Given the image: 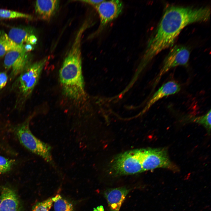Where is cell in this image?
Wrapping results in <instances>:
<instances>
[{
  "mask_svg": "<svg viewBox=\"0 0 211 211\" xmlns=\"http://www.w3.org/2000/svg\"><path fill=\"white\" fill-rule=\"evenodd\" d=\"M209 7L195 8L172 6L167 8L152 37L143 57L146 65L161 51L173 46L182 30L188 25L206 22L210 18Z\"/></svg>",
  "mask_w": 211,
  "mask_h": 211,
  "instance_id": "1",
  "label": "cell"
},
{
  "mask_svg": "<svg viewBox=\"0 0 211 211\" xmlns=\"http://www.w3.org/2000/svg\"><path fill=\"white\" fill-rule=\"evenodd\" d=\"M85 30L82 26L65 59L59 72L61 85L64 93L69 98L79 101L85 96L82 74L81 45L82 35Z\"/></svg>",
  "mask_w": 211,
  "mask_h": 211,
  "instance_id": "2",
  "label": "cell"
},
{
  "mask_svg": "<svg viewBox=\"0 0 211 211\" xmlns=\"http://www.w3.org/2000/svg\"><path fill=\"white\" fill-rule=\"evenodd\" d=\"M15 131L19 141L25 147L54 166L51 154V147L32 134L29 128L28 121L16 126Z\"/></svg>",
  "mask_w": 211,
  "mask_h": 211,
  "instance_id": "3",
  "label": "cell"
},
{
  "mask_svg": "<svg viewBox=\"0 0 211 211\" xmlns=\"http://www.w3.org/2000/svg\"><path fill=\"white\" fill-rule=\"evenodd\" d=\"M190 55V51L185 46L179 45L173 47L164 60L154 82V87L157 85L163 76L171 69L178 66H187Z\"/></svg>",
  "mask_w": 211,
  "mask_h": 211,
  "instance_id": "4",
  "label": "cell"
},
{
  "mask_svg": "<svg viewBox=\"0 0 211 211\" xmlns=\"http://www.w3.org/2000/svg\"><path fill=\"white\" fill-rule=\"evenodd\" d=\"M46 62V59L29 65L20 74L18 79L19 89L22 95L28 96L36 85Z\"/></svg>",
  "mask_w": 211,
  "mask_h": 211,
  "instance_id": "5",
  "label": "cell"
},
{
  "mask_svg": "<svg viewBox=\"0 0 211 211\" xmlns=\"http://www.w3.org/2000/svg\"><path fill=\"white\" fill-rule=\"evenodd\" d=\"M100 17V29L116 18L122 12L123 8L122 1L118 0H104L94 6Z\"/></svg>",
  "mask_w": 211,
  "mask_h": 211,
  "instance_id": "6",
  "label": "cell"
},
{
  "mask_svg": "<svg viewBox=\"0 0 211 211\" xmlns=\"http://www.w3.org/2000/svg\"><path fill=\"white\" fill-rule=\"evenodd\" d=\"M28 54L22 49L14 50L5 55L4 64L6 68L11 70L12 75L15 76L20 74L29 65Z\"/></svg>",
  "mask_w": 211,
  "mask_h": 211,
  "instance_id": "7",
  "label": "cell"
},
{
  "mask_svg": "<svg viewBox=\"0 0 211 211\" xmlns=\"http://www.w3.org/2000/svg\"><path fill=\"white\" fill-rule=\"evenodd\" d=\"M148 161L149 170L159 168L171 169L173 167L166 150L164 149L148 148Z\"/></svg>",
  "mask_w": 211,
  "mask_h": 211,
  "instance_id": "8",
  "label": "cell"
},
{
  "mask_svg": "<svg viewBox=\"0 0 211 211\" xmlns=\"http://www.w3.org/2000/svg\"><path fill=\"white\" fill-rule=\"evenodd\" d=\"M129 190L125 187L109 188L104 192L110 211H119Z\"/></svg>",
  "mask_w": 211,
  "mask_h": 211,
  "instance_id": "9",
  "label": "cell"
},
{
  "mask_svg": "<svg viewBox=\"0 0 211 211\" xmlns=\"http://www.w3.org/2000/svg\"><path fill=\"white\" fill-rule=\"evenodd\" d=\"M0 211H21L15 193L7 187L3 188L0 198Z\"/></svg>",
  "mask_w": 211,
  "mask_h": 211,
  "instance_id": "10",
  "label": "cell"
},
{
  "mask_svg": "<svg viewBox=\"0 0 211 211\" xmlns=\"http://www.w3.org/2000/svg\"><path fill=\"white\" fill-rule=\"evenodd\" d=\"M181 89L180 84L175 81H170L164 84L154 94L145 110L164 97L178 93Z\"/></svg>",
  "mask_w": 211,
  "mask_h": 211,
  "instance_id": "11",
  "label": "cell"
},
{
  "mask_svg": "<svg viewBox=\"0 0 211 211\" xmlns=\"http://www.w3.org/2000/svg\"><path fill=\"white\" fill-rule=\"evenodd\" d=\"M59 1L57 0H37L35 2V12L42 18L48 19L57 9Z\"/></svg>",
  "mask_w": 211,
  "mask_h": 211,
  "instance_id": "12",
  "label": "cell"
},
{
  "mask_svg": "<svg viewBox=\"0 0 211 211\" xmlns=\"http://www.w3.org/2000/svg\"><path fill=\"white\" fill-rule=\"evenodd\" d=\"M31 33L27 28L15 27L10 30L8 35L15 43L23 47L24 43H27L28 38L32 35Z\"/></svg>",
  "mask_w": 211,
  "mask_h": 211,
  "instance_id": "13",
  "label": "cell"
},
{
  "mask_svg": "<svg viewBox=\"0 0 211 211\" xmlns=\"http://www.w3.org/2000/svg\"><path fill=\"white\" fill-rule=\"evenodd\" d=\"M23 49V46L18 45L13 42L4 31L0 30V57L8 52Z\"/></svg>",
  "mask_w": 211,
  "mask_h": 211,
  "instance_id": "14",
  "label": "cell"
},
{
  "mask_svg": "<svg viewBox=\"0 0 211 211\" xmlns=\"http://www.w3.org/2000/svg\"><path fill=\"white\" fill-rule=\"evenodd\" d=\"M52 200L54 202L55 211H73L72 204L60 195H56L52 198Z\"/></svg>",
  "mask_w": 211,
  "mask_h": 211,
  "instance_id": "15",
  "label": "cell"
},
{
  "mask_svg": "<svg viewBox=\"0 0 211 211\" xmlns=\"http://www.w3.org/2000/svg\"><path fill=\"white\" fill-rule=\"evenodd\" d=\"M0 18L6 19L18 18L30 19L32 16L29 15L18 11L0 9Z\"/></svg>",
  "mask_w": 211,
  "mask_h": 211,
  "instance_id": "16",
  "label": "cell"
},
{
  "mask_svg": "<svg viewBox=\"0 0 211 211\" xmlns=\"http://www.w3.org/2000/svg\"><path fill=\"white\" fill-rule=\"evenodd\" d=\"M211 110L210 109L204 115L197 117H191V120L194 122L203 125L207 129L210 130L211 127Z\"/></svg>",
  "mask_w": 211,
  "mask_h": 211,
  "instance_id": "17",
  "label": "cell"
},
{
  "mask_svg": "<svg viewBox=\"0 0 211 211\" xmlns=\"http://www.w3.org/2000/svg\"><path fill=\"white\" fill-rule=\"evenodd\" d=\"M53 203L52 198L38 202L33 206L32 211H49Z\"/></svg>",
  "mask_w": 211,
  "mask_h": 211,
  "instance_id": "18",
  "label": "cell"
},
{
  "mask_svg": "<svg viewBox=\"0 0 211 211\" xmlns=\"http://www.w3.org/2000/svg\"><path fill=\"white\" fill-rule=\"evenodd\" d=\"M15 161L0 155V173L9 171L13 166Z\"/></svg>",
  "mask_w": 211,
  "mask_h": 211,
  "instance_id": "19",
  "label": "cell"
},
{
  "mask_svg": "<svg viewBox=\"0 0 211 211\" xmlns=\"http://www.w3.org/2000/svg\"><path fill=\"white\" fill-rule=\"evenodd\" d=\"M7 80L8 76L6 73L4 72H0V89L6 86Z\"/></svg>",
  "mask_w": 211,
  "mask_h": 211,
  "instance_id": "20",
  "label": "cell"
},
{
  "mask_svg": "<svg viewBox=\"0 0 211 211\" xmlns=\"http://www.w3.org/2000/svg\"><path fill=\"white\" fill-rule=\"evenodd\" d=\"M103 0H80L79 1L83 2L92 5L94 6L98 4H100Z\"/></svg>",
  "mask_w": 211,
  "mask_h": 211,
  "instance_id": "21",
  "label": "cell"
},
{
  "mask_svg": "<svg viewBox=\"0 0 211 211\" xmlns=\"http://www.w3.org/2000/svg\"><path fill=\"white\" fill-rule=\"evenodd\" d=\"M37 40V38L35 36L31 35L28 38L27 42L26 43L30 44L31 45H33L36 43Z\"/></svg>",
  "mask_w": 211,
  "mask_h": 211,
  "instance_id": "22",
  "label": "cell"
},
{
  "mask_svg": "<svg viewBox=\"0 0 211 211\" xmlns=\"http://www.w3.org/2000/svg\"><path fill=\"white\" fill-rule=\"evenodd\" d=\"M33 48L31 45L30 44L26 43V45H23V48L26 52L31 51L33 49Z\"/></svg>",
  "mask_w": 211,
  "mask_h": 211,
  "instance_id": "23",
  "label": "cell"
},
{
  "mask_svg": "<svg viewBox=\"0 0 211 211\" xmlns=\"http://www.w3.org/2000/svg\"><path fill=\"white\" fill-rule=\"evenodd\" d=\"M104 209L103 206H100L94 209V211H103Z\"/></svg>",
  "mask_w": 211,
  "mask_h": 211,
  "instance_id": "24",
  "label": "cell"
},
{
  "mask_svg": "<svg viewBox=\"0 0 211 211\" xmlns=\"http://www.w3.org/2000/svg\"></svg>",
  "mask_w": 211,
  "mask_h": 211,
  "instance_id": "25",
  "label": "cell"
}]
</instances>
